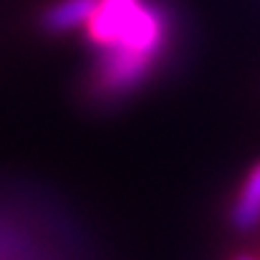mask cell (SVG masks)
Instances as JSON below:
<instances>
[{
	"instance_id": "1",
	"label": "cell",
	"mask_w": 260,
	"mask_h": 260,
	"mask_svg": "<svg viewBox=\"0 0 260 260\" xmlns=\"http://www.w3.org/2000/svg\"><path fill=\"white\" fill-rule=\"evenodd\" d=\"M43 25L79 33L86 46V93L91 101H121L144 86L165 61L172 20L159 0H58Z\"/></svg>"
},
{
	"instance_id": "3",
	"label": "cell",
	"mask_w": 260,
	"mask_h": 260,
	"mask_svg": "<svg viewBox=\"0 0 260 260\" xmlns=\"http://www.w3.org/2000/svg\"><path fill=\"white\" fill-rule=\"evenodd\" d=\"M230 225L238 233H250L260 225V162L250 167L238 192V200L230 210Z\"/></svg>"
},
{
	"instance_id": "2",
	"label": "cell",
	"mask_w": 260,
	"mask_h": 260,
	"mask_svg": "<svg viewBox=\"0 0 260 260\" xmlns=\"http://www.w3.org/2000/svg\"><path fill=\"white\" fill-rule=\"evenodd\" d=\"M0 260H69L63 225L25 202L0 200Z\"/></svg>"
},
{
	"instance_id": "4",
	"label": "cell",
	"mask_w": 260,
	"mask_h": 260,
	"mask_svg": "<svg viewBox=\"0 0 260 260\" xmlns=\"http://www.w3.org/2000/svg\"><path fill=\"white\" fill-rule=\"evenodd\" d=\"M235 260H253V258H250V255H238Z\"/></svg>"
}]
</instances>
